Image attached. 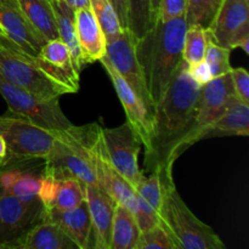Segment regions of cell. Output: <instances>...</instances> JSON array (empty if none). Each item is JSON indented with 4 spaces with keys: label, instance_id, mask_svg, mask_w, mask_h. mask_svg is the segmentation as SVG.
<instances>
[{
    "label": "cell",
    "instance_id": "obj_1",
    "mask_svg": "<svg viewBox=\"0 0 249 249\" xmlns=\"http://www.w3.org/2000/svg\"><path fill=\"white\" fill-rule=\"evenodd\" d=\"M201 89L190 77L187 63L182 60L153 111L152 136L145 150L146 167L151 173L160 170L163 177L172 178L174 160L196 142L195 129Z\"/></svg>",
    "mask_w": 249,
    "mask_h": 249
},
{
    "label": "cell",
    "instance_id": "obj_2",
    "mask_svg": "<svg viewBox=\"0 0 249 249\" xmlns=\"http://www.w3.org/2000/svg\"><path fill=\"white\" fill-rule=\"evenodd\" d=\"M186 28L185 17L170 21L156 18L152 28L136 40V56L155 106L162 99L175 71L182 62Z\"/></svg>",
    "mask_w": 249,
    "mask_h": 249
},
{
    "label": "cell",
    "instance_id": "obj_3",
    "mask_svg": "<svg viewBox=\"0 0 249 249\" xmlns=\"http://www.w3.org/2000/svg\"><path fill=\"white\" fill-rule=\"evenodd\" d=\"M97 124L55 130V142L48 157L44 170L58 175H68L83 185L97 184L95 175L92 148L101 134Z\"/></svg>",
    "mask_w": 249,
    "mask_h": 249
},
{
    "label": "cell",
    "instance_id": "obj_4",
    "mask_svg": "<svg viewBox=\"0 0 249 249\" xmlns=\"http://www.w3.org/2000/svg\"><path fill=\"white\" fill-rule=\"evenodd\" d=\"M162 179L163 202L160 209V219L172 236L177 248L225 249V245L213 229L199 220L182 201L173 178L162 177Z\"/></svg>",
    "mask_w": 249,
    "mask_h": 249
},
{
    "label": "cell",
    "instance_id": "obj_5",
    "mask_svg": "<svg viewBox=\"0 0 249 249\" xmlns=\"http://www.w3.org/2000/svg\"><path fill=\"white\" fill-rule=\"evenodd\" d=\"M0 75L44 101L73 94L70 88L44 72L36 63L34 56L19 50L5 36L0 38Z\"/></svg>",
    "mask_w": 249,
    "mask_h": 249
},
{
    "label": "cell",
    "instance_id": "obj_6",
    "mask_svg": "<svg viewBox=\"0 0 249 249\" xmlns=\"http://www.w3.org/2000/svg\"><path fill=\"white\" fill-rule=\"evenodd\" d=\"M0 134L6 143L7 156L19 160H45L56 139L55 130L11 113L0 117Z\"/></svg>",
    "mask_w": 249,
    "mask_h": 249
},
{
    "label": "cell",
    "instance_id": "obj_7",
    "mask_svg": "<svg viewBox=\"0 0 249 249\" xmlns=\"http://www.w3.org/2000/svg\"><path fill=\"white\" fill-rule=\"evenodd\" d=\"M0 95L9 106V113L23 117L49 130H65L73 124L65 116L58 99L44 101L31 92L7 82L0 75Z\"/></svg>",
    "mask_w": 249,
    "mask_h": 249
},
{
    "label": "cell",
    "instance_id": "obj_8",
    "mask_svg": "<svg viewBox=\"0 0 249 249\" xmlns=\"http://www.w3.org/2000/svg\"><path fill=\"white\" fill-rule=\"evenodd\" d=\"M102 141L114 169L135 189L145 177L139 167L142 142L128 122L116 128H102Z\"/></svg>",
    "mask_w": 249,
    "mask_h": 249
},
{
    "label": "cell",
    "instance_id": "obj_9",
    "mask_svg": "<svg viewBox=\"0 0 249 249\" xmlns=\"http://www.w3.org/2000/svg\"><path fill=\"white\" fill-rule=\"evenodd\" d=\"M208 29L218 45L249 55V0H221Z\"/></svg>",
    "mask_w": 249,
    "mask_h": 249
},
{
    "label": "cell",
    "instance_id": "obj_10",
    "mask_svg": "<svg viewBox=\"0 0 249 249\" xmlns=\"http://www.w3.org/2000/svg\"><path fill=\"white\" fill-rule=\"evenodd\" d=\"M106 57L153 114L155 105L151 100L145 75L136 56V39L130 29L123 28L116 36L107 40Z\"/></svg>",
    "mask_w": 249,
    "mask_h": 249
},
{
    "label": "cell",
    "instance_id": "obj_11",
    "mask_svg": "<svg viewBox=\"0 0 249 249\" xmlns=\"http://www.w3.org/2000/svg\"><path fill=\"white\" fill-rule=\"evenodd\" d=\"M41 202H23L0 191V247L10 248L36 224L43 220Z\"/></svg>",
    "mask_w": 249,
    "mask_h": 249
},
{
    "label": "cell",
    "instance_id": "obj_12",
    "mask_svg": "<svg viewBox=\"0 0 249 249\" xmlns=\"http://www.w3.org/2000/svg\"><path fill=\"white\" fill-rule=\"evenodd\" d=\"M237 96L233 89L231 73L218 78H212L208 83L202 85L196 114V142L206 138L209 126L236 101Z\"/></svg>",
    "mask_w": 249,
    "mask_h": 249
},
{
    "label": "cell",
    "instance_id": "obj_13",
    "mask_svg": "<svg viewBox=\"0 0 249 249\" xmlns=\"http://www.w3.org/2000/svg\"><path fill=\"white\" fill-rule=\"evenodd\" d=\"M100 62H101L102 68L106 71L107 75L111 79L117 95H118L119 100L123 105V108L126 114V122L136 131L146 150L150 146L151 136H152L153 114L148 111L146 105L143 104L140 96L136 94L135 90L114 70L106 55L100 60Z\"/></svg>",
    "mask_w": 249,
    "mask_h": 249
},
{
    "label": "cell",
    "instance_id": "obj_14",
    "mask_svg": "<svg viewBox=\"0 0 249 249\" xmlns=\"http://www.w3.org/2000/svg\"><path fill=\"white\" fill-rule=\"evenodd\" d=\"M0 27L5 38L28 55H40L48 41L27 18L17 0H0Z\"/></svg>",
    "mask_w": 249,
    "mask_h": 249
},
{
    "label": "cell",
    "instance_id": "obj_15",
    "mask_svg": "<svg viewBox=\"0 0 249 249\" xmlns=\"http://www.w3.org/2000/svg\"><path fill=\"white\" fill-rule=\"evenodd\" d=\"M92 160H94L95 175L99 186L117 204L124 206L129 211L135 213L138 206V194L135 189L114 169L107 158L104 141H102V133L100 134L92 148Z\"/></svg>",
    "mask_w": 249,
    "mask_h": 249
},
{
    "label": "cell",
    "instance_id": "obj_16",
    "mask_svg": "<svg viewBox=\"0 0 249 249\" xmlns=\"http://www.w3.org/2000/svg\"><path fill=\"white\" fill-rule=\"evenodd\" d=\"M39 201L44 209L67 211L85 201V186L75 178L43 170Z\"/></svg>",
    "mask_w": 249,
    "mask_h": 249
},
{
    "label": "cell",
    "instance_id": "obj_17",
    "mask_svg": "<svg viewBox=\"0 0 249 249\" xmlns=\"http://www.w3.org/2000/svg\"><path fill=\"white\" fill-rule=\"evenodd\" d=\"M85 202L89 209L92 228V247L111 249L112 223L116 202L99 186V184L85 185Z\"/></svg>",
    "mask_w": 249,
    "mask_h": 249
},
{
    "label": "cell",
    "instance_id": "obj_18",
    "mask_svg": "<svg viewBox=\"0 0 249 249\" xmlns=\"http://www.w3.org/2000/svg\"><path fill=\"white\" fill-rule=\"evenodd\" d=\"M75 32L84 63L100 61L106 55V36L90 7L74 11Z\"/></svg>",
    "mask_w": 249,
    "mask_h": 249
},
{
    "label": "cell",
    "instance_id": "obj_19",
    "mask_svg": "<svg viewBox=\"0 0 249 249\" xmlns=\"http://www.w3.org/2000/svg\"><path fill=\"white\" fill-rule=\"evenodd\" d=\"M43 219L55 221L79 249L91 247V220L85 201L67 211L44 209Z\"/></svg>",
    "mask_w": 249,
    "mask_h": 249
},
{
    "label": "cell",
    "instance_id": "obj_20",
    "mask_svg": "<svg viewBox=\"0 0 249 249\" xmlns=\"http://www.w3.org/2000/svg\"><path fill=\"white\" fill-rule=\"evenodd\" d=\"M10 248L74 249L78 247L55 221L43 219L12 243Z\"/></svg>",
    "mask_w": 249,
    "mask_h": 249
},
{
    "label": "cell",
    "instance_id": "obj_21",
    "mask_svg": "<svg viewBox=\"0 0 249 249\" xmlns=\"http://www.w3.org/2000/svg\"><path fill=\"white\" fill-rule=\"evenodd\" d=\"M41 174L23 169L0 170V191L12 195L23 202H40Z\"/></svg>",
    "mask_w": 249,
    "mask_h": 249
},
{
    "label": "cell",
    "instance_id": "obj_22",
    "mask_svg": "<svg viewBox=\"0 0 249 249\" xmlns=\"http://www.w3.org/2000/svg\"><path fill=\"white\" fill-rule=\"evenodd\" d=\"M53 11H55L56 22H57L58 38L68 46L71 56H72L73 66L80 73L85 63L83 61L77 32H75L74 10L68 6L65 0H53Z\"/></svg>",
    "mask_w": 249,
    "mask_h": 249
},
{
    "label": "cell",
    "instance_id": "obj_23",
    "mask_svg": "<svg viewBox=\"0 0 249 249\" xmlns=\"http://www.w3.org/2000/svg\"><path fill=\"white\" fill-rule=\"evenodd\" d=\"M140 232L133 212L124 206L116 204L112 223L111 249H136Z\"/></svg>",
    "mask_w": 249,
    "mask_h": 249
},
{
    "label": "cell",
    "instance_id": "obj_24",
    "mask_svg": "<svg viewBox=\"0 0 249 249\" xmlns=\"http://www.w3.org/2000/svg\"><path fill=\"white\" fill-rule=\"evenodd\" d=\"M17 2L27 18L46 40L58 38L57 22L50 0H17Z\"/></svg>",
    "mask_w": 249,
    "mask_h": 249
},
{
    "label": "cell",
    "instance_id": "obj_25",
    "mask_svg": "<svg viewBox=\"0 0 249 249\" xmlns=\"http://www.w3.org/2000/svg\"><path fill=\"white\" fill-rule=\"evenodd\" d=\"M220 135H249V106L248 104L236 100L211 126L206 134Z\"/></svg>",
    "mask_w": 249,
    "mask_h": 249
},
{
    "label": "cell",
    "instance_id": "obj_26",
    "mask_svg": "<svg viewBox=\"0 0 249 249\" xmlns=\"http://www.w3.org/2000/svg\"><path fill=\"white\" fill-rule=\"evenodd\" d=\"M128 2V28L136 40L142 38L156 21L151 0H126Z\"/></svg>",
    "mask_w": 249,
    "mask_h": 249
},
{
    "label": "cell",
    "instance_id": "obj_27",
    "mask_svg": "<svg viewBox=\"0 0 249 249\" xmlns=\"http://www.w3.org/2000/svg\"><path fill=\"white\" fill-rule=\"evenodd\" d=\"M208 36V28H204L198 24L187 26L184 38V49H182V60L187 65L203 60Z\"/></svg>",
    "mask_w": 249,
    "mask_h": 249
},
{
    "label": "cell",
    "instance_id": "obj_28",
    "mask_svg": "<svg viewBox=\"0 0 249 249\" xmlns=\"http://www.w3.org/2000/svg\"><path fill=\"white\" fill-rule=\"evenodd\" d=\"M40 57L50 62L51 65L57 66L67 72L72 73L74 75H79V72L74 68L71 56V51L68 46L61 40L60 38L51 39L45 43L40 53Z\"/></svg>",
    "mask_w": 249,
    "mask_h": 249
},
{
    "label": "cell",
    "instance_id": "obj_29",
    "mask_svg": "<svg viewBox=\"0 0 249 249\" xmlns=\"http://www.w3.org/2000/svg\"><path fill=\"white\" fill-rule=\"evenodd\" d=\"M209 33V29H208ZM230 53L231 50L218 45L215 41L212 39L211 33L208 36V43H207L206 53L204 58L209 71H211L212 78H218L224 74H228L231 72L232 67L230 63Z\"/></svg>",
    "mask_w": 249,
    "mask_h": 249
},
{
    "label": "cell",
    "instance_id": "obj_30",
    "mask_svg": "<svg viewBox=\"0 0 249 249\" xmlns=\"http://www.w3.org/2000/svg\"><path fill=\"white\" fill-rule=\"evenodd\" d=\"M90 9L99 21L106 40L116 36L123 29L109 0H90Z\"/></svg>",
    "mask_w": 249,
    "mask_h": 249
},
{
    "label": "cell",
    "instance_id": "obj_31",
    "mask_svg": "<svg viewBox=\"0 0 249 249\" xmlns=\"http://www.w3.org/2000/svg\"><path fill=\"white\" fill-rule=\"evenodd\" d=\"M221 0H189L186 12L187 26L198 24L208 28Z\"/></svg>",
    "mask_w": 249,
    "mask_h": 249
},
{
    "label": "cell",
    "instance_id": "obj_32",
    "mask_svg": "<svg viewBox=\"0 0 249 249\" xmlns=\"http://www.w3.org/2000/svg\"><path fill=\"white\" fill-rule=\"evenodd\" d=\"M135 191L160 214L163 202V179L160 170H155L148 177H143L135 187Z\"/></svg>",
    "mask_w": 249,
    "mask_h": 249
},
{
    "label": "cell",
    "instance_id": "obj_33",
    "mask_svg": "<svg viewBox=\"0 0 249 249\" xmlns=\"http://www.w3.org/2000/svg\"><path fill=\"white\" fill-rule=\"evenodd\" d=\"M136 249H178L172 236L162 223L140 232Z\"/></svg>",
    "mask_w": 249,
    "mask_h": 249
},
{
    "label": "cell",
    "instance_id": "obj_34",
    "mask_svg": "<svg viewBox=\"0 0 249 249\" xmlns=\"http://www.w3.org/2000/svg\"><path fill=\"white\" fill-rule=\"evenodd\" d=\"M136 221L140 231L150 230V229L155 228L156 225L160 224V214L155 208L150 206L145 199L138 195V206H136V211L134 213Z\"/></svg>",
    "mask_w": 249,
    "mask_h": 249
},
{
    "label": "cell",
    "instance_id": "obj_35",
    "mask_svg": "<svg viewBox=\"0 0 249 249\" xmlns=\"http://www.w3.org/2000/svg\"><path fill=\"white\" fill-rule=\"evenodd\" d=\"M187 4L189 0H160L156 18L162 21H170L181 17L186 18Z\"/></svg>",
    "mask_w": 249,
    "mask_h": 249
},
{
    "label": "cell",
    "instance_id": "obj_36",
    "mask_svg": "<svg viewBox=\"0 0 249 249\" xmlns=\"http://www.w3.org/2000/svg\"><path fill=\"white\" fill-rule=\"evenodd\" d=\"M235 94L240 101L249 105V74L246 68H232L231 70Z\"/></svg>",
    "mask_w": 249,
    "mask_h": 249
},
{
    "label": "cell",
    "instance_id": "obj_37",
    "mask_svg": "<svg viewBox=\"0 0 249 249\" xmlns=\"http://www.w3.org/2000/svg\"><path fill=\"white\" fill-rule=\"evenodd\" d=\"M187 72H189L190 77H191L197 84L201 85V87L212 79L211 71H209L208 66H207L206 61L204 60L196 63H191V65H187Z\"/></svg>",
    "mask_w": 249,
    "mask_h": 249
},
{
    "label": "cell",
    "instance_id": "obj_38",
    "mask_svg": "<svg viewBox=\"0 0 249 249\" xmlns=\"http://www.w3.org/2000/svg\"><path fill=\"white\" fill-rule=\"evenodd\" d=\"M118 16L122 28H128V2L126 0H109Z\"/></svg>",
    "mask_w": 249,
    "mask_h": 249
},
{
    "label": "cell",
    "instance_id": "obj_39",
    "mask_svg": "<svg viewBox=\"0 0 249 249\" xmlns=\"http://www.w3.org/2000/svg\"><path fill=\"white\" fill-rule=\"evenodd\" d=\"M65 1L74 11L78 9H88V7H90V0H65Z\"/></svg>",
    "mask_w": 249,
    "mask_h": 249
},
{
    "label": "cell",
    "instance_id": "obj_40",
    "mask_svg": "<svg viewBox=\"0 0 249 249\" xmlns=\"http://www.w3.org/2000/svg\"><path fill=\"white\" fill-rule=\"evenodd\" d=\"M7 156V150H6V143H5V140L4 138L1 136V134H0V162H2V160L6 158Z\"/></svg>",
    "mask_w": 249,
    "mask_h": 249
},
{
    "label": "cell",
    "instance_id": "obj_41",
    "mask_svg": "<svg viewBox=\"0 0 249 249\" xmlns=\"http://www.w3.org/2000/svg\"><path fill=\"white\" fill-rule=\"evenodd\" d=\"M152 1V9L155 17H157V11H158V5H160V0H151Z\"/></svg>",
    "mask_w": 249,
    "mask_h": 249
},
{
    "label": "cell",
    "instance_id": "obj_42",
    "mask_svg": "<svg viewBox=\"0 0 249 249\" xmlns=\"http://www.w3.org/2000/svg\"><path fill=\"white\" fill-rule=\"evenodd\" d=\"M2 36H5V34H4V31H2V28L0 27V38H2Z\"/></svg>",
    "mask_w": 249,
    "mask_h": 249
},
{
    "label": "cell",
    "instance_id": "obj_43",
    "mask_svg": "<svg viewBox=\"0 0 249 249\" xmlns=\"http://www.w3.org/2000/svg\"><path fill=\"white\" fill-rule=\"evenodd\" d=\"M50 1H51V2H53V0H50Z\"/></svg>",
    "mask_w": 249,
    "mask_h": 249
},
{
    "label": "cell",
    "instance_id": "obj_44",
    "mask_svg": "<svg viewBox=\"0 0 249 249\" xmlns=\"http://www.w3.org/2000/svg\"><path fill=\"white\" fill-rule=\"evenodd\" d=\"M0 163H1V162H0Z\"/></svg>",
    "mask_w": 249,
    "mask_h": 249
}]
</instances>
